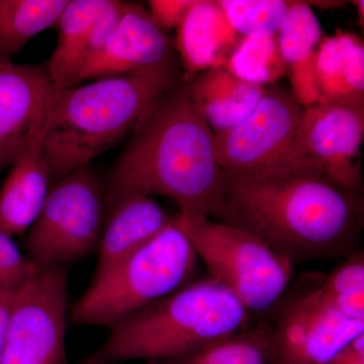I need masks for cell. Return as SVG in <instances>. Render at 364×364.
<instances>
[{
	"instance_id": "7c38bea8",
	"label": "cell",
	"mask_w": 364,
	"mask_h": 364,
	"mask_svg": "<svg viewBox=\"0 0 364 364\" xmlns=\"http://www.w3.org/2000/svg\"><path fill=\"white\" fill-rule=\"evenodd\" d=\"M56 90L47 64H0V172L47 127Z\"/></svg>"
},
{
	"instance_id": "f546056e",
	"label": "cell",
	"mask_w": 364,
	"mask_h": 364,
	"mask_svg": "<svg viewBox=\"0 0 364 364\" xmlns=\"http://www.w3.org/2000/svg\"><path fill=\"white\" fill-rule=\"evenodd\" d=\"M327 364H364V355L353 350L348 344Z\"/></svg>"
},
{
	"instance_id": "4316f807",
	"label": "cell",
	"mask_w": 364,
	"mask_h": 364,
	"mask_svg": "<svg viewBox=\"0 0 364 364\" xmlns=\"http://www.w3.org/2000/svg\"><path fill=\"white\" fill-rule=\"evenodd\" d=\"M317 51L289 65L291 95L304 109L321 102L316 74Z\"/></svg>"
},
{
	"instance_id": "cb8c5ba5",
	"label": "cell",
	"mask_w": 364,
	"mask_h": 364,
	"mask_svg": "<svg viewBox=\"0 0 364 364\" xmlns=\"http://www.w3.org/2000/svg\"><path fill=\"white\" fill-rule=\"evenodd\" d=\"M321 287L338 312L352 320L364 321V256L363 251L347 256Z\"/></svg>"
},
{
	"instance_id": "7402d4cb",
	"label": "cell",
	"mask_w": 364,
	"mask_h": 364,
	"mask_svg": "<svg viewBox=\"0 0 364 364\" xmlns=\"http://www.w3.org/2000/svg\"><path fill=\"white\" fill-rule=\"evenodd\" d=\"M223 67L235 77L261 86L277 82L289 71L277 37L241 38Z\"/></svg>"
},
{
	"instance_id": "5bb4252c",
	"label": "cell",
	"mask_w": 364,
	"mask_h": 364,
	"mask_svg": "<svg viewBox=\"0 0 364 364\" xmlns=\"http://www.w3.org/2000/svg\"><path fill=\"white\" fill-rule=\"evenodd\" d=\"M124 6L119 0H69L55 26L58 42L47 64L57 90L81 82L86 66L107 42Z\"/></svg>"
},
{
	"instance_id": "ffe728a7",
	"label": "cell",
	"mask_w": 364,
	"mask_h": 364,
	"mask_svg": "<svg viewBox=\"0 0 364 364\" xmlns=\"http://www.w3.org/2000/svg\"><path fill=\"white\" fill-rule=\"evenodd\" d=\"M69 0H0V64L11 63L31 40L56 26Z\"/></svg>"
},
{
	"instance_id": "603a6c76",
	"label": "cell",
	"mask_w": 364,
	"mask_h": 364,
	"mask_svg": "<svg viewBox=\"0 0 364 364\" xmlns=\"http://www.w3.org/2000/svg\"><path fill=\"white\" fill-rule=\"evenodd\" d=\"M230 25L242 38L279 35L291 1L286 0H220Z\"/></svg>"
},
{
	"instance_id": "52a82bcc",
	"label": "cell",
	"mask_w": 364,
	"mask_h": 364,
	"mask_svg": "<svg viewBox=\"0 0 364 364\" xmlns=\"http://www.w3.org/2000/svg\"><path fill=\"white\" fill-rule=\"evenodd\" d=\"M105 196L90 165L55 181L26 237L38 267H64L98 248L105 222Z\"/></svg>"
},
{
	"instance_id": "3957f363",
	"label": "cell",
	"mask_w": 364,
	"mask_h": 364,
	"mask_svg": "<svg viewBox=\"0 0 364 364\" xmlns=\"http://www.w3.org/2000/svg\"><path fill=\"white\" fill-rule=\"evenodd\" d=\"M176 72L97 79L57 90L44 140L52 184L131 135L151 107L179 85Z\"/></svg>"
},
{
	"instance_id": "8992f818",
	"label": "cell",
	"mask_w": 364,
	"mask_h": 364,
	"mask_svg": "<svg viewBox=\"0 0 364 364\" xmlns=\"http://www.w3.org/2000/svg\"><path fill=\"white\" fill-rule=\"evenodd\" d=\"M172 222L248 312L269 310L286 291L293 263L257 237L202 215L178 213Z\"/></svg>"
},
{
	"instance_id": "8fae6325",
	"label": "cell",
	"mask_w": 364,
	"mask_h": 364,
	"mask_svg": "<svg viewBox=\"0 0 364 364\" xmlns=\"http://www.w3.org/2000/svg\"><path fill=\"white\" fill-rule=\"evenodd\" d=\"M364 105L318 104L304 109L301 153L339 188L361 193Z\"/></svg>"
},
{
	"instance_id": "6da1fadb",
	"label": "cell",
	"mask_w": 364,
	"mask_h": 364,
	"mask_svg": "<svg viewBox=\"0 0 364 364\" xmlns=\"http://www.w3.org/2000/svg\"><path fill=\"white\" fill-rule=\"evenodd\" d=\"M224 176L214 221L257 237L293 264L355 252L363 229V196L339 188L312 163Z\"/></svg>"
},
{
	"instance_id": "9c48e42d",
	"label": "cell",
	"mask_w": 364,
	"mask_h": 364,
	"mask_svg": "<svg viewBox=\"0 0 364 364\" xmlns=\"http://www.w3.org/2000/svg\"><path fill=\"white\" fill-rule=\"evenodd\" d=\"M67 321L65 268L41 269L14 296L0 364H69Z\"/></svg>"
},
{
	"instance_id": "f1b7e54d",
	"label": "cell",
	"mask_w": 364,
	"mask_h": 364,
	"mask_svg": "<svg viewBox=\"0 0 364 364\" xmlns=\"http://www.w3.org/2000/svg\"><path fill=\"white\" fill-rule=\"evenodd\" d=\"M14 296L16 294L0 293V359H1L2 347H4V337H6Z\"/></svg>"
},
{
	"instance_id": "4dcf8cb0",
	"label": "cell",
	"mask_w": 364,
	"mask_h": 364,
	"mask_svg": "<svg viewBox=\"0 0 364 364\" xmlns=\"http://www.w3.org/2000/svg\"><path fill=\"white\" fill-rule=\"evenodd\" d=\"M355 4L356 9H358V14L359 16V21L361 23V26L363 28V20H364V2L363 0H356L353 1Z\"/></svg>"
},
{
	"instance_id": "83f0119b",
	"label": "cell",
	"mask_w": 364,
	"mask_h": 364,
	"mask_svg": "<svg viewBox=\"0 0 364 364\" xmlns=\"http://www.w3.org/2000/svg\"><path fill=\"white\" fill-rule=\"evenodd\" d=\"M196 0H151L148 1L152 20L162 30H172L181 25Z\"/></svg>"
},
{
	"instance_id": "30bf717a",
	"label": "cell",
	"mask_w": 364,
	"mask_h": 364,
	"mask_svg": "<svg viewBox=\"0 0 364 364\" xmlns=\"http://www.w3.org/2000/svg\"><path fill=\"white\" fill-rule=\"evenodd\" d=\"M364 333V321L338 312L321 279H312L286 299L272 326L268 364H327Z\"/></svg>"
},
{
	"instance_id": "ac0fdd59",
	"label": "cell",
	"mask_w": 364,
	"mask_h": 364,
	"mask_svg": "<svg viewBox=\"0 0 364 364\" xmlns=\"http://www.w3.org/2000/svg\"><path fill=\"white\" fill-rule=\"evenodd\" d=\"M316 74L321 102L364 105V45L355 33L337 31L317 49Z\"/></svg>"
},
{
	"instance_id": "5b68a950",
	"label": "cell",
	"mask_w": 364,
	"mask_h": 364,
	"mask_svg": "<svg viewBox=\"0 0 364 364\" xmlns=\"http://www.w3.org/2000/svg\"><path fill=\"white\" fill-rule=\"evenodd\" d=\"M196 261L193 246L172 222L143 247L93 277L69 311L72 323L112 328L191 282Z\"/></svg>"
},
{
	"instance_id": "44dd1931",
	"label": "cell",
	"mask_w": 364,
	"mask_h": 364,
	"mask_svg": "<svg viewBox=\"0 0 364 364\" xmlns=\"http://www.w3.org/2000/svg\"><path fill=\"white\" fill-rule=\"evenodd\" d=\"M272 325L252 328L218 340L172 361V364H268Z\"/></svg>"
},
{
	"instance_id": "2e32d148",
	"label": "cell",
	"mask_w": 364,
	"mask_h": 364,
	"mask_svg": "<svg viewBox=\"0 0 364 364\" xmlns=\"http://www.w3.org/2000/svg\"><path fill=\"white\" fill-rule=\"evenodd\" d=\"M109 210L98 244L95 277L136 252L172 224V218L150 196H127Z\"/></svg>"
},
{
	"instance_id": "7a4b0ae2",
	"label": "cell",
	"mask_w": 364,
	"mask_h": 364,
	"mask_svg": "<svg viewBox=\"0 0 364 364\" xmlns=\"http://www.w3.org/2000/svg\"><path fill=\"white\" fill-rule=\"evenodd\" d=\"M225 191L214 132L179 83L144 116L112 169L105 207L127 196H168L183 214L213 218Z\"/></svg>"
},
{
	"instance_id": "ba28073f",
	"label": "cell",
	"mask_w": 364,
	"mask_h": 364,
	"mask_svg": "<svg viewBox=\"0 0 364 364\" xmlns=\"http://www.w3.org/2000/svg\"><path fill=\"white\" fill-rule=\"evenodd\" d=\"M303 112L289 91L265 87L248 117L214 134L218 164L225 173L245 176L308 161L299 145Z\"/></svg>"
},
{
	"instance_id": "484cf974",
	"label": "cell",
	"mask_w": 364,
	"mask_h": 364,
	"mask_svg": "<svg viewBox=\"0 0 364 364\" xmlns=\"http://www.w3.org/2000/svg\"><path fill=\"white\" fill-rule=\"evenodd\" d=\"M41 269L0 230V293H18Z\"/></svg>"
},
{
	"instance_id": "4fadbf2b",
	"label": "cell",
	"mask_w": 364,
	"mask_h": 364,
	"mask_svg": "<svg viewBox=\"0 0 364 364\" xmlns=\"http://www.w3.org/2000/svg\"><path fill=\"white\" fill-rule=\"evenodd\" d=\"M176 70L174 47L166 32L139 4L124 2L121 18L81 81Z\"/></svg>"
},
{
	"instance_id": "d6986e66",
	"label": "cell",
	"mask_w": 364,
	"mask_h": 364,
	"mask_svg": "<svg viewBox=\"0 0 364 364\" xmlns=\"http://www.w3.org/2000/svg\"><path fill=\"white\" fill-rule=\"evenodd\" d=\"M189 92L214 134L232 128L248 117L265 87L235 77L224 67L203 72L188 81Z\"/></svg>"
},
{
	"instance_id": "9a60e30c",
	"label": "cell",
	"mask_w": 364,
	"mask_h": 364,
	"mask_svg": "<svg viewBox=\"0 0 364 364\" xmlns=\"http://www.w3.org/2000/svg\"><path fill=\"white\" fill-rule=\"evenodd\" d=\"M46 130L11 165L0 191V230L11 237L32 227L52 186L44 154Z\"/></svg>"
},
{
	"instance_id": "1f68e13d",
	"label": "cell",
	"mask_w": 364,
	"mask_h": 364,
	"mask_svg": "<svg viewBox=\"0 0 364 364\" xmlns=\"http://www.w3.org/2000/svg\"><path fill=\"white\" fill-rule=\"evenodd\" d=\"M78 364H107L102 363V361L98 360L97 358H95V356L91 355L90 358H86L85 360H83L82 363H78Z\"/></svg>"
},
{
	"instance_id": "277c9868",
	"label": "cell",
	"mask_w": 364,
	"mask_h": 364,
	"mask_svg": "<svg viewBox=\"0 0 364 364\" xmlns=\"http://www.w3.org/2000/svg\"><path fill=\"white\" fill-rule=\"evenodd\" d=\"M249 312L214 277L189 282L111 328L92 355L111 364L136 359L174 360L248 327Z\"/></svg>"
},
{
	"instance_id": "e0dca14e",
	"label": "cell",
	"mask_w": 364,
	"mask_h": 364,
	"mask_svg": "<svg viewBox=\"0 0 364 364\" xmlns=\"http://www.w3.org/2000/svg\"><path fill=\"white\" fill-rule=\"evenodd\" d=\"M240 39L218 1L196 0L177 28L176 48L186 76L224 66Z\"/></svg>"
},
{
	"instance_id": "d4e9b609",
	"label": "cell",
	"mask_w": 364,
	"mask_h": 364,
	"mask_svg": "<svg viewBox=\"0 0 364 364\" xmlns=\"http://www.w3.org/2000/svg\"><path fill=\"white\" fill-rule=\"evenodd\" d=\"M280 54L289 65L317 51L322 26L308 2L291 1L277 36Z\"/></svg>"
}]
</instances>
